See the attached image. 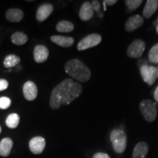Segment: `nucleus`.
<instances>
[{
    "instance_id": "obj_17",
    "label": "nucleus",
    "mask_w": 158,
    "mask_h": 158,
    "mask_svg": "<svg viewBox=\"0 0 158 158\" xmlns=\"http://www.w3.org/2000/svg\"><path fill=\"white\" fill-rule=\"evenodd\" d=\"M13 146V141L11 138H5L0 141V155L6 157L10 155L12 148Z\"/></svg>"
},
{
    "instance_id": "obj_34",
    "label": "nucleus",
    "mask_w": 158,
    "mask_h": 158,
    "mask_svg": "<svg viewBox=\"0 0 158 158\" xmlns=\"http://www.w3.org/2000/svg\"><path fill=\"white\" fill-rule=\"evenodd\" d=\"M157 74H158V68H157Z\"/></svg>"
},
{
    "instance_id": "obj_31",
    "label": "nucleus",
    "mask_w": 158,
    "mask_h": 158,
    "mask_svg": "<svg viewBox=\"0 0 158 158\" xmlns=\"http://www.w3.org/2000/svg\"><path fill=\"white\" fill-rule=\"evenodd\" d=\"M103 10H106V4L105 1H103Z\"/></svg>"
},
{
    "instance_id": "obj_19",
    "label": "nucleus",
    "mask_w": 158,
    "mask_h": 158,
    "mask_svg": "<svg viewBox=\"0 0 158 158\" xmlns=\"http://www.w3.org/2000/svg\"><path fill=\"white\" fill-rule=\"evenodd\" d=\"M11 40L13 43V44L16 45H22L27 42L28 37L21 31H16L12 35Z\"/></svg>"
},
{
    "instance_id": "obj_30",
    "label": "nucleus",
    "mask_w": 158,
    "mask_h": 158,
    "mask_svg": "<svg viewBox=\"0 0 158 158\" xmlns=\"http://www.w3.org/2000/svg\"><path fill=\"white\" fill-rule=\"evenodd\" d=\"M154 98H155V100L158 102V86L156 88L155 91V93H154Z\"/></svg>"
},
{
    "instance_id": "obj_22",
    "label": "nucleus",
    "mask_w": 158,
    "mask_h": 158,
    "mask_svg": "<svg viewBox=\"0 0 158 158\" xmlns=\"http://www.w3.org/2000/svg\"><path fill=\"white\" fill-rule=\"evenodd\" d=\"M20 122V116L17 114H10L6 118V125L10 129H15L19 126Z\"/></svg>"
},
{
    "instance_id": "obj_32",
    "label": "nucleus",
    "mask_w": 158,
    "mask_h": 158,
    "mask_svg": "<svg viewBox=\"0 0 158 158\" xmlns=\"http://www.w3.org/2000/svg\"><path fill=\"white\" fill-rule=\"evenodd\" d=\"M157 23H158V19H157ZM156 30H157V34H158V24L157 26V27H156Z\"/></svg>"
},
{
    "instance_id": "obj_26",
    "label": "nucleus",
    "mask_w": 158,
    "mask_h": 158,
    "mask_svg": "<svg viewBox=\"0 0 158 158\" xmlns=\"http://www.w3.org/2000/svg\"><path fill=\"white\" fill-rule=\"evenodd\" d=\"M91 4H92V7H93L94 10H95L97 13H98V16L100 18L103 17V15H102V13L100 12V3H99V2L98 1H93Z\"/></svg>"
},
{
    "instance_id": "obj_9",
    "label": "nucleus",
    "mask_w": 158,
    "mask_h": 158,
    "mask_svg": "<svg viewBox=\"0 0 158 158\" xmlns=\"http://www.w3.org/2000/svg\"><path fill=\"white\" fill-rule=\"evenodd\" d=\"M37 87L34 82L29 81L23 86V94L26 100L29 101L35 100L37 97Z\"/></svg>"
},
{
    "instance_id": "obj_6",
    "label": "nucleus",
    "mask_w": 158,
    "mask_h": 158,
    "mask_svg": "<svg viewBox=\"0 0 158 158\" xmlns=\"http://www.w3.org/2000/svg\"><path fill=\"white\" fill-rule=\"evenodd\" d=\"M102 40V37L98 34H91L83 38L78 43V51H84L86 49L92 48L100 44Z\"/></svg>"
},
{
    "instance_id": "obj_2",
    "label": "nucleus",
    "mask_w": 158,
    "mask_h": 158,
    "mask_svg": "<svg viewBox=\"0 0 158 158\" xmlns=\"http://www.w3.org/2000/svg\"><path fill=\"white\" fill-rule=\"evenodd\" d=\"M65 72L80 82H87L91 78L89 68L79 59H71L65 63Z\"/></svg>"
},
{
    "instance_id": "obj_15",
    "label": "nucleus",
    "mask_w": 158,
    "mask_h": 158,
    "mask_svg": "<svg viewBox=\"0 0 158 158\" xmlns=\"http://www.w3.org/2000/svg\"><path fill=\"white\" fill-rule=\"evenodd\" d=\"M5 16L10 22L19 23L23 19V12L19 8H10L6 12Z\"/></svg>"
},
{
    "instance_id": "obj_7",
    "label": "nucleus",
    "mask_w": 158,
    "mask_h": 158,
    "mask_svg": "<svg viewBox=\"0 0 158 158\" xmlns=\"http://www.w3.org/2000/svg\"><path fill=\"white\" fill-rule=\"evenodd\" d=\"M145 43L141 40H135L129 45L127 50V56L130 58H140L145 50Z\"/></svg>"
},
{
    "instance_id": "obj_3",
    "label": "nucleus",
    "mask_w": 158,
    "mask_h": 158,
    "mask_svg": "<svg viewBox=\"0 0 158 158\" xmlns=\"http://www.w3.org/2000/svg\"><path fill=\"white\" fill-rule=\"evenodd\" d=\"M110 142L114 150L118 154H122L125 151L127 147V138L126 133L120 129L112 130L110 134Z\"/></svg>"
},
{
    "instance_id": "obj_4",
    "label": "nucleus",
    "mask_w": 158,
    "mask_h": 158,
    "mask_svg": "<svg viewBox=\"0 0 158 158\" xmlns=\"http://www.w3.org/2000/svg\"><path fill=\"white\" fill-rule=\"evenodd\" d=\"M140 110L146 121L152 122L157 114V103L151 100H143L140 103Z\"/></svg>"
},
{
    "instance_id": "obj_13",
    "label": "nucleus",
    "mask_w": 158,
    "mask_h": 158,
    "mask_svg": "<svg viewBox=\"0 0 158 158\" xmlns=\"http://www.w3.org/2000/svg\"><path fill=\"white\" fill-rule=\"evenodd\" d=\"M94 15V10L92 7V4L86 2L81 7L80 10H79V17L84 21H89L93 17Z\"/></svg>"
},
{
    "instance_id": "obj_12",
    "label": "nucleus",
    "mask_w": 158,
    "mask_h": 158,
    "mask_svg": "<svg viewBox=\"0 0 158 158\" xmlns=\"http://www.w3.org/2000/svg\"><path fill=\"white\" fill-rule=\"evenodd\" d=\"M143 23V17L140 15H135L127 19L125 23V29L127 31H133L141 27Z\"/></svg>"
},
{
    "instance_id": "obj_33",
    "label": "nucleus",
    "mask_w": 158,
    "mask_h": 158,
    "mask_svg": "<svg viewBox=\"0 0 158 158\" xmlns=\"http://www.w3.org/2000/svg\"><path fill=\"white\" fill-rule=\"evenodd\" d=\"M1 131H2V128H1V126H0V133H1Z\"/></svg>"
},
{
    "instance_id": "obj_27",
    "label": "nucleus",
    "mask_w": 158,
    "mask_h": 158,
    "mask_svg": "<svg viewBox=\"0 0 158 158\" xmlns=\"http://www.w3.org/2000/svg\"><path fill=\"white\" fill-rule=\"evenodd\" d=\"M8 85V82L5 79H0V92L7 89Z\"/></svg>"
},
{
    "instance_id": "obj_11",
    "label": "nucleus",
    "mask_w": 158,
    "mask_h": 158,
    "mask_svg": "<svg viewBox=\"0 0 158 158\" xmlns=\"http://www.w3.org/2000/svg\"><path fill=\"white\" fill-rule=\"evenodd\" d=\"M53 10H54V7L51 4L45 3L40 5L37 10V20L38 21H40V22L41 21H44L45 20H46L50 16Z\"/></svg>"
},
{
    "instance_id": "obj_25",
    "label": "nucleus",
    "mask_w": 158,
    "mask_h": 158,
    "mask_svg": "<svg viewBox=\"0 0 158 158\" xmlns=\"http://www.w3.org/2000/svg\"><path fill=\"white\" fill-rule=\"evenodd\" d=\"M11 105V100L7 97L0 98V109H7Z\"/></svg>"
},
{
    "instance_id": "obj_23",
    "label": "nucleus",
    "mask_w": 158,
    "mask_h": 158,
    "mask_svg": "<svg viewBox=\"0 0 158 158\" xmlns=\"http://www.w3.org/2000/svg\"><path fill=\"white\" fill-rule=\"evenodd\" d=\"M149 62L154 64L158 63V43L155 44L149 51Z\"/></svg>"
},
{
    "instance_id": "obj_1",
    "label": "nucleus",
    "mask_w": 158,
    "mask_h": 158,
    "mask_svg": "<svg viewBox=\"0 0 158 158\" xmlns=\"http://www.w3.org/2000/svg\"><path fill=\"white\" fill-rule=\"evenodd\" d=\"M83 87L73 79L67 78L52 90L50 98V106L52 109H59L62 105L70 104L82 93Z\"/></svg>"
},
{
    "instance_id": "obj_16",
    "label": "nucleus",
    "mask_w": 158,
    "mask_h": 158,
    "mask_svg": "<svg viewBox=\"0 0 158 158\" xmlns=\"http://www.w3.org/2000/svg\"><path fill=\"white\" fill-rule=\"evenodd\" d=\"M148 151H149V147L146 142H139L134 147L133 152V158H146L147 157Z\"/></svg>"
},
{
    "instance_id": "obj_10",
    "label": "nucleus",
    "mask_w": 158,
    "mask_h": 158,
    "mask_svg": "<svg viewBox=\"0 0 158 158\" xmlns=\"http://www.w3.org/2000/svg\"><path fill=\"white\" fill-rule=\"evenodd\" d=\"M48 49L43 45H37L34 49V59L37 63H43L48 59Z\"/></svg>"
},
{
    "instance_id": "obj_28",
    "label": "nucleus",
    "mask_w": 158,
    "mask_h": 158,
    "mask_svg": "<svg viewBox=\"0 0 158 158\" xmlns=\"http://www.w3.org/2000/svg\"><path fill=\"white\" fill-rule=\"evenodd\" d=\"M93 158H110L109 155L103 152H98L94 154L93 156Z\"/></svg>"
},
{
    "instance_id": "obj_14",
    "label": "nucleus",
    "mask_w": 158,
    "mask_h": 158,
    "mask_svg": "<svg viewBox=\"0 0 158 158\" xmlns=\"http://www.w3.org/2000/svg\"><path fill=\"white\" fill-rule=\"evenodd\" d=\"M51 40L55 44L61 47L68 48L72 46L74 43V38L72 37L60 36V35H54L51 37Z\"/></svg>"
},
{
    "instance_id": "obj_8",
    "label": "nucleus",
    "mask_w": 158,
    "mask_h": 158,
    "mask_svg": "<svg viewBox=\"0 0 158 158\" xmlns=\"http://www.w3.org/2000/svg\"><path fill=\"white\" fill-rule=\"evenodd\" d=\"M45 140L42 136H36L32 138L29 142L30 151L35 155H40L44 151L45 148Z\"/></svg>"
},
{
    "instance_id": "obj_21",
    "label": "nucleus",
    "mask_w": 158,
    "mask_h": 158,
    "mask_svg": "<svg viewBox=\"0 0 158 158\" xmlns=\"http://www.w3.org/2000/svg\"><path fill=\"white\" fill-rule=\"evenodd\" d=\"M56 29L59 32H70L73 31V23L68 21H61L56 26Z\"/></svg>"
},
{
    "instance_id": "obj_18",
    "label": "nucleus",
    "mask_w": 158,
    "mask_h": 158,
    "mask_svg": "<svg viewBox=\"0 0 158 158\" xmlns=\"http://www.w3.org/2000/svg\"><path fill=\"white\" fill-rule=\"evenodd\" d=\"M158 7V1L157 0H148L144 7L143 14L147 19H149L152 16Z\"/></svg>"
},
{
    "instance_id": "obj_20",
    "label": "nucleus",
    "mask_w": 158,
    "mask_h": 158,
    "mask_svg": "<svg viewBox=\"0 0 158 158\" xmlns=\"http://www.w3.org/2000/svg\"><path fill=\"white\" fill-rule=\"evenodd\" d=\"M20 61H21V59L16 55L10 54L7 55L5 58V59H4L3 64L5 66V68L10 69L11 68L17 66L19 64Z\"/></svg>"
},
{
    "instance_id": "obj_5",
    "label": "nucleus",
    "mask_w": 158,
    "mask_h": 158,
    "mask_svg": "<svg viewBox=\"0 0 158 158\" xmlns=\"http://www.w3.org/2000/svg\"><path fill=\"white\" fill-rule=\"evenodd\" d=\"M140 73L144 81L149 85H152L158 76L157 68L155 66H149L147 64L141 65Z\"/></svg>"
},
{
    "instance_id": "obj_24",
    "label": "nucleus",
    "mask_w": 158,
    "mask_h": 158,
    "mask_svg": "<svg viewBox=\"0 0 158 158\" xmlns=\"http://www.w3.org/2000/svg\"><path fill=\"white\" fill-rule=\"evenodd\" d=\"M142 2H143V1H141V0H127V1H125L126 5L130 10H136L141 5Z\"/></svg>"
},
{
    "instance_id": "obj_29",
    "label": "nucleus",
    "mask_w": 158,
    "mask_h": 158,
    "mask_svg": "<svg viewBox=\"0 0 158 158\" xmlns=\"http://www.w3.org/2000/svg\"><path fill=\"white\" fill-rule=\"evenodd\" d=\"M105 2H106V5H109V6L114 5L116 3V0H106Z\"/></svg>"
}]
</instances>
